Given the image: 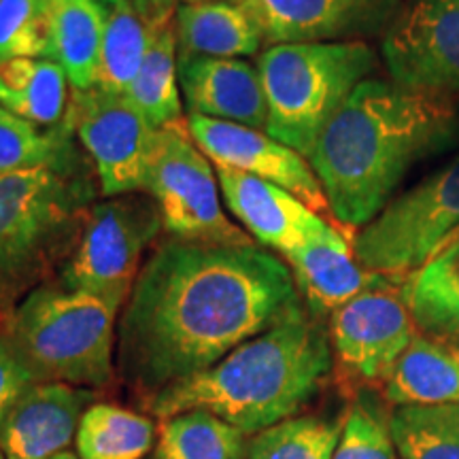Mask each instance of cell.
I'll return each mask as SVG.
<instances>
[{
  "mask_svg": "<svg viewBox=\"0 0 459 459\" xmlns=\"http://www.w3.org/2000/svg\"><path fill=\"white\" fill-rule=\"evenodd\" d=\"M283 257L308 313L317 319L332 315L381 279V274L361 268L353 245L328 221Z\"/></svg>",
  "mask_w": 459,
  "mask_h": 459,
  "instance_id": "cell-18",
  "label": "cell"
},
{
  "mask_svg": "<svg viewBox=\"0 0 459 459\" xmlns=\"http://www.w3.org/2000/svg\"><path fill=\"white\" fill-rule=\"evenodd\" d=\"M417 328L434 336H459V234L402 283Z\"/></svg>",
  "mask_w": 459,
  "mask_h": 459,
  "instance_id": "cell-23",
  "label": "cell"
},
{
  "mask_svg": "<svg viewBox=\"0 0 459 459\" xmlns=\"http://www.w3.org/2000/svg\"><path fill=\"white\" fill-rule=\"evenodd\" d=\"M387 423L402 459H459V404L395 406Z\"/></svg>",
  "mask_w": 459,
  "mask_h": 459,
  "instance_id": "cell-28",
  "label": "cell"
},
{
  "mask_svg": "<svg viewBox=\"0 0 459 459\" xmlns=\"http://www.w3.org/2000/svg\"><path fill=\"white\" fill-rule=\"evenodd\" d=\"M455 351H457V355H459V349H455Z\"/></svg>",
  "mask_w": 459,
  "mask_h": 459,
  "instance_id": "cell-39",
  "label": "cell"
},
{
  "mask_svg": "<svg viewBox=\"0 0 459 459\" xmlns=\"http://www.w3.org/2000/svg\"><path fill=\"white\" fill-rule=\"evenodd\" d=\"M153 459H249V436L209 411H186L160 421Z\"/></svg>",
  "mask_w": 459,
  "mask_h": 459,
  "instance_id": "cell-27",
  "label": "cell"
},
{
  "mask_svg": "<svg viewBox=\"0 0 459 459\" xmlns=\"http://www.w3.org/2000/svg\"><path fill=\"white\" fill-rule=\"evenodd\" d=\"M152 459H153V457H152Z\"/></svg>",
  "mask_w": 459,
  "mask_h": 459,
  "instance_id": "cell-41",
  "label": "cell"
},
{
  "mask_svg": "<svg viewBox=\"0 0 459 459\" xmlns=\"http://www.w3.org/2000/svg\"><path fill=\"white\" fill-rule=\"evenodd\" d=\"M404 281L383 277L330 315L328 334L336 368L355 385H383L417 336L402 294Z\"/></svg>",
  "mask_w": 459,
  "mask_h": 459,
  "instance_id": "cell-11",
  "label": "cell"
},
{
  "mask_svg": "<svg viewBox=\"0 0 459 459\" xmlns=\"http://www.w3.org/2000/svg\"><path fill=\"white\" fill-rule=\"evenodd\" d=\"M126 94L156 130L186 124L181 113L179 43L175 20L158 28L141 71Z\"/></svg>",
  "mask_w": 459,
  "mask_h": 459,
  "instance_id": "cell-25",
  "label": "cell"
},
{
  "mask_svg": "<svg viewBox=\"0 0 459 459\" xmlns=\"http://www.w3.org/2000/svg\"><path fill=\"white\" fill-rule=\"evenodd\" d=\"M334 459H402L375 402L358 398L349 406Z\"/></svg>",
  "mask_w": 459,
  "mask_h": 459,
  "instance_id": "cell-32",
  "label": "cell"
},
{
  "mask_svg": "<svg viewBox=\"0 0 459 459\" xmlns=\"http://www.w3.org/2000/svg\"><path fill=\"white\" fill-rule=\"evenodd\" d=\"M179 88L189 115L266 130L260 73L243 57L179 56Z\"/></svg>",
  "mask_w": 459,
  "mask_h": 459,
  "instance_id": "cell-16",
  "label": "cell"
},
{
  "mask_svg": "<svg viewBox=\"0 0 459 459\" xmlns=\"http://www.w3.org/2000/svg\"><path fill=\"white\" fill-rule=\"evenodd\" d=\"M34 383H39L37 377L28 368L22 355L15 351L9 338L0 334V426H3L9 411L15 406V402Z\"/></svg>",
  "mask_w": 459,
  "mask_h": 459,
  "instance_id": "cell-33",
  "label": "cell"
},
{
  "mask_svg": "<svg viewBox=\"0 0 459 459\" xmlns=\"http://www.w3.org/2000/svg\"><path fill=\"white\" fill-rule=\"evenodd\" d=\"M68 126L41 128L0 107V175L56 164L77 152Z\"/></svg>",
  "mask_w": 459,
  "mask_h": 459,
  "instance_id": "cell-30",
  "label": "cell"
},
{
  "mask_svg": "<svg viewBox=\"0 0 459 459\" xmlns=\"http://www.w3.org/2000/svg\"><path fill=\"white\" fill-rule=\"evenodd\" d=\"M107 9L96 0H48L45 57L65 68L73 90L96 85Z\"/></svg>",
  "mask_w": 459,
  "mask_h": 459,
  "instance_id": "cell-19",
  "label": "cell"
},
{
  "mask_svg": "<svg viewBox=\"0 0 459 459\" xmlns=\"http://www.w3.org/2000/svg\"><path fill=\"white\" fill-rule=\"evenodd\" d=\"M304 304L290 266L260 245L160 240L117 328V370L147 398L198 375Z\"/></svg>",
  "mask_w": 459,
  "mask_h": 459,
  "instance_id": "cell-1",
  "label": "cell"
},
{
  "mask_svg": "<svg viewBox=\"0 0 459 459\" xmlns=\"http://www.w3.org/2000/svg\"><path fill=\"white\" fill-rule=\"evenodd\" d=\"M187 130L213 166H226L274 183L311 206L317 215L330 213L328 200L308 160L273 139L268 132L198 115H187Z\"/></svg>",
  "mask_w": 459,
  "mask_h": 459,
  "instance_id": "cell-14",
  "label": "cell"
},
{
  "mask_svg": "<svg viewBox=\"0 0 459 459\" xmlns=\"http://www.w3.org/2000/svg\"><path fill=\"white\" fill-rule=\"evenodd\" d=\"M457 130L445 96L366 79L338 108L308 156L330 213L364 228L385 209L417 160L443 149Z\"/></svg>",
  "mask_w": 459,
  "mask_h": 459,
  "instance_id": "cell-2",
  "label": "cell"
},
{
  "mask_svg": "<svg viewBox=\"0 0 459 459\" xmlns=\"http://www.w3.org/2000/svg\"><path fill=\"white\" fill-rule=\"evenodd\" d=\"M255 66L268 107L266 132L308 160L338 108L375 73L377 54L364 41L273 45Z\"/></svg>",
  "mask_w": 459,
  "mask_h": 459,
  "instance_id": "cell-6",
  "label": "cell"
},
{
  "mask_svg": "<svg viewBox=\"0 0 459 459\" xmlns=\"http://www.w3.org/2000/svg\"><path fill=\"white\" fill-rule=\"evenodd\" d=\"M145 192L156 203L169 237L220 245L254 243L228 220L215 166L192 141L187 122L160 130Z\"/></svg>",
  "mask_w": 459,
  "mask_h": 459,
  "instance_id": "cell-9",
  "label": "cell"
},
{
  "mask_svg": "<svg viewBox=\"0 0 459 459\" xmlns=\"http://www.w3.org/2000/svg\"><path fill=\"white\" fill-rule=\"evenodd\" d=\"M94 389L66 383H34L0 426V451L7 459H51L77 438Z\"/></svg>",
  "mask_w": 459,
  "mask_h": 459,
  "instance_id": "cell-15",
  "label": "cell"
},
{
  "mask_svg": "<svg viewBox=\"0 0 459 459\" xmlns=\"http://www.w3.org/2000/svg\"><path fill=\"white\" fill-rule=\"evenodd\" d=\"M96 3H100V4H102V7H105V9L108 11V9H113V7H115V4H117V3H119V0H96Z\"/></svg>",
  "mask_w": 459,
  "mask_h": 459,
  "instance_id": "cell-36",
  "label": "cell"
},
{
  "mask_svg": "<svg viewBox=\"0 0 459 459\" xmlns=\"http://www.w3.org/2000/svg\"><path fill=\"white\" fill-rule=\"evenodd\" d=\"M175 30L179 56L245 57L264 45L254 20L234 0L179 3Z\"/></svg>",
  "mask_w": 459,
  "mask_h": 459,
  "instance_id": "cell-20",
  "label": "cell"
},
{
  "mask_svg": "<svg viewBox=\"0 0 459 459\" xmlns=\"http://www.w3.org/2000/svg\"><path fill=\"white\" fill-rule=\"evenodd\" d=\"M158 443V428L152 417L122 406L94 402L79 423V459H147Z\"/></svg>",
  "mask_w": 459,
  "mask_h": 459,
  "instance_id": "cell-26",
  "label": "cell"
},
{
  "mask_svg": "<svg viewBox=\"0 0 459 459\" xmlns=\"http://www.w3.org/2000/svg\"><path fill=\"white\" fill-rule=\"evenodd\" d=\"M162 230L156 203L141 192L100 200L90 209L56 283L122 308L145 264L147 247Z\"/></svg>",
  "mask_w": 459,
  "mask_h": 459,
  "instance_id": "cell-8",
  "label": "cell"
},
{
  "mask_svg": "<svg viewBox=\"0 0 459 459\" xmlns=\"http://www.w3.org/2000/svg\"><path fill=\"white\" fill-rule=\"evenodd\" d=\"M134 3L153 22L175 20L177 7H179V0H134Z\"/></svg>",
  "mask_w": 459,
  "mask_h": 459,
  "instance_id": "cell-34",
  "label": "cell"
},
{
  "mask_svg": "<svg viewBox=\"0 0 459 459\" xmlns=\"http://www.w3.org/2000/svg\"><path fill=\"white\" fill-rule=\"evenodd\" d=\"M48 0H0V62L45 57Z\"/></svg>",
  "mask_w": 459,
  "mask_h": 459,
  "instance_id": "cell-31",
  "label": "cell"
},
{
  "mask_svg": "<svg viewBox=\"0 0 459 459\" xmlns=\"http://www.w3.org/2000/svg\"><path fill=\"white\" fill-rule=\"evenodd\" d=\"M0 459H7V457H4V453H3V451H0Z\"/></svg>",
  "mask_w": 459,
  "mask_h": 459,
  "instance_id": "cell-38",
  "label": "cell"
},
{
  "mask_svg": "<svg viewBox=\"0 0 459 459\" xmlns=\"http://www.w3.org/2000/svg\"><path fill=\"white\" fill-rule=\"evenodd\" d=\"M383 60L394 83L459 94V0H417L383 34Z\"/></svg>",
  "mask_w": 459,
  "mask_h": 459,
  "instance_id": "cell-12",
  "label": "cell"
},
{
  "mask_svg": "<svg viewBox=\"0 0 459 459\" xmlns=\"http://www.w3.org/2000/svg\"><path fill=\"white\" fill-rule=\"evenodd\" d=\"M395 406L459 404V355L426 336H415L383 383Z\"/></svg>",
  "mask_w": 459,
  "mask_h": 459,
  "instance_id": "cell-22",
  "label": "cell"
},
{
  "mask_svg": "<svg viewBox=\"0 0 459 459\" xmlns=\"http://www.w3.org/2000/svg\"><path fill=\"white\" fill-rule=\"evenodd\" d=\"M51 459H79V455L77 453H73V451H62V453H57V455H54Z\"/></svg>",
  "mask_w": 459,
  "mask_h": 459,
  "instance_id": "cell-35",
  "label": "cell"
},
{
  "mask_svg": "<svg viewBox=\"0 0 459 459\" xmlns=\"http://www.w3.org/2000/svg\"><path fill=\"white\" fill-rule=\"evenodd\" d=\"M215 172L230 213L243 223L249 237L281 255L324 228V217L283 187L226 166H215Z\"/></svg>",
  "mask_w": 459,
  "mask_h": 459,
  "instance_id": "cell-17",
  "label": "cell"
},
{
  "mask_svg": "<svg viewBox=\"0 0 459 459\" xmlns=\"http://www.w3.org/2000/svg\"><path fill=\"white\" fill-rule=\"evenodd\" d=\"M77 149L56 164L0 175V313L4 319L57 266L82 234L99 177Z\"/></svg>",
  "mask_w": 459,
  "mask_h": 459,
  "instance_id": "cell-4",
  "label": "cell"
},
{
  "mask_svg": "<svg viewBox=\"0 0 459 459\" xmlns=\"http://www.w3.org/2000/svg\"><path fill=\"white\" fill-rule=\"evenodd\" d=\"M342 419L294 415L249 436V459H334Z\"/></svg>",
  "mask_w": 459,
  "mask_h": 459,
  "instance_id": "cell-29",
  "label": "cell"
},
{
  "mask_svg": "<svg viewBox=\"0 0 459 459\" xmlns=\"http://www.w3.org/2000/svg\"><path fill=\"white\" fill-rule=\"evenodd\" d=\"M66 126L94 166L102 196L145 192L160 130L147 122L128 94L71 88Z\"/></svg>",
  "mask_w": 459,
  "mask_h": 459,
  "instance_id": "cell-10",
  "label": "cell"
},
{
  "mask_svg": "<svg viewBox=\"0 0 459 459\" xmlns=\"http://www.w3.org/2000/svg\"><path fill=\"white\" fill-rule=\"evenodd\" d=\"M164 24L169 22H153L143 13L134 0H119L108 9L94 88L126 94L141 71L158 28Z\"/></svg>",
  "mask_w": 459,
  "mask_h": 459,
  "instance_id": "cell-24",
  "label": "cell"
},
{
  "mask_svg": "<svg viewBox=\"0 0 459 459\" xmlns=\"http://www.w3.org/2000/svg\"><path fill=\"white\" fill-rule=\"evenodd\" d=\"M332 368L328 328L304 307L211 368L160 389L145 404L160 421L186 411H209L254 436L294 417Z\"/></svg>",
  "mask_w": 459,
  "mask_h": 459,
  "instance_id": "cell-3",
  "label": "cell"
},
{
  "mask_svg": "<svg viewBox=\"0 0 459 459\" xmlns=\"http://www.w3.org/2000/svg\"><path fill=\"white\" fill-rule=\"evenodd\" d=\"M457 342H459V336H457Z\"/></svg>",
  "mask_w": 459,
  "mask_h": 459,
  "instance_id": "cell-40",
  "label": "cell"
},
{
  "mask_svg": "<svg viewBox=\"0 0 459 459\" xmlns=\"http://www.w3.org/2000/svg\"><path fill=\"white\" fill-rule=\"evenodd\" d=\"M65 68L48 57H13L0 62V107L41 128L66 122L71 91Z\"/></svg>",
  "mask_w": 459,
  "mask_h": 459,
  "instance_id": "cell-21",
  "label": "cell"
},
{
  "mask_svg": "<svg viewBox=\"0 0 459 459\" xmlns=\"http://www.w3.org/2000/svg\"><path fill=\"white\" fill-rule=\"evenodd\" d=\"M181 3H200V0H181Z\"/></svg>",
  "mask_w": 459,
  "mask_h": 459,
  "instance_id": "cell-37",
  "label": "cell"
},
{
  "mask_svg": "<svg viewBox=\"0 0 459 459\" xmlns=\"http://www.w3.org/2000/svg\"><path fill=\"white\" fill-rule=\"evenodd\" d=\"M117 313L99 296L45 283L11 311L3 334L39 383L100 389L115 375Z\"/></svg>",
  "mask_w": 459,
  "mask_h": 459,
  "instance_id": "cell-5",
  "label": "cell"
},
{
  "mask_svg": "<svg viewBox=\"0 0 459 459\" xmlns=\"http://www.w3.org/2000/svg\"><path fill=\"white\" fill-rule=\"evenodd\" d=\"M459 234V158L387 203L353 240L368 273L404 281Z\"/></svg>",
  "mask_w": 459,
  "mask_h": 459,
  "instance_id": "cell-7",
  "label": "cell"
},
{
  "mask_svg": "<svg viewBox=\"0 0 459 459\" xmlns=\"http://www.w3.org/2000/svg\"><path fill=\"white\" fill-rule=\"evenodd\" d=\"M254 20L264 45L361 41L385 32L400 0H234Z\"/></svg>",
  "mask_w": 459,
  "mask_h": 459,
  "instance_id": "cell-13",
  "label": "cell"
}]
</instances>
